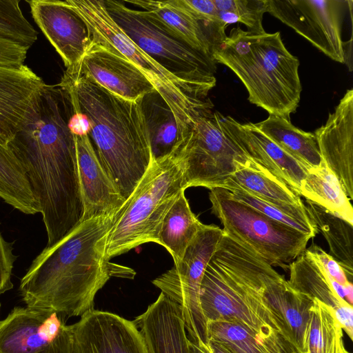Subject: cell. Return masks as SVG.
<instances>
[{
    "label": "cell",
    "mask_w": 353,
    "mask_h": 353,
    "mask_svg": "<svg viewBox=\"0 0 353 353\" xmlns=\"http://www.w3.org/2000/svg\"><path fill=\"white\" fill-rule=\"evenodd\" d=\"M72 108L57 85H46L25 125L8 144L39 203L46 247L83 220L74 136L68 128Z\"/></svg>",
    "instance_id": "6da1fadb"
},
{
    "label": "cell",
    "mask_w": 353,
    "mask_h": 353,
    "mask_svg": "<svg viewBox=\"0 0 353 353\" xmlns=\"http://www.w3.org/2000/svg\"><path fill=\"white\" fill-rule=\"evenodd\" d=\"M117 212L82 221L35 258L21 280L27 307L81 316L94 310L97 293L112 276L133 278L113 267L107 241Z\"/></svg>",
    "instance_id": "7a4b0ae2"
},
{
    "label": "cell",
    "mask_w": 353,
    "mask_h": 353,
    "mask_svg": "<svg viewBox=\"0 0 353 353\" xmlns=\"http://www.w3.org/2000/svg\"><path fill=\"white\" fill-rule=\"evenodd\" d=\"M59 85L71 107L88 117L99 160L126 200L152 161L141 99L129 101L111 93L76 65L66 68Z\"/></svg>",
    "instance_id": "3957f363"
},
{
    "label": "cell",
    "mask_w": 353,
    "mask_h": 353,
    "mask_svg": "<svg viewBox=\"0 0 353 353\" xmlns=\"http://www.w3.org/2000/svg\"><path fill=\"white\" fill-rule=\"evenodd\" d=\"M283 276L250 248L224 234L201 283L206 322H236L263 336L279 333L288 341L264 296L268 284Z\"/></svg>",
    "instance_id": "277c9868"
},
{
    "label": "cell",
    "mask_w": 353,
    "mask_h": 353,
    "mask_svg": "<svg viewBox=\"0 0 353 353\" xmlns=\"http://www.w3.org/2000/svg\"><path fill=\"white\" fill-rule=\"evenodd\" d=\"M212 56L239 77L251 103L288 119L296 111L302 90L299 61L287 50L279 32L233 28Z\"/></svg>",
    "instance_id": "5b68a950"
},
{
    "label": "cell",
    "mask_w": 353,
    "mask_h": 353,
    "mask_svg": "<svg viewBox=\"0 0 353 353\" xmlns=\"http://www.w3.org/2000/svg\"><path fill=\"white\" fill-rule=\"evenodd\" d=\"M181 140L167 156L152 160L148 169L117 212L108 232V259L148 242L157 243L163 219L184 185Z\"/></svg>",
    "instance_id": "8992f818"
},
{
    "label": "cell",
    "mask_w": 353,
    "mask_h": 353,
    "mask_svg": "<svg viewBox=\"0 0 353 353\" xmlns=\"http://www.w3.org/2000/svg\"><path fill=\"white\" fill-rule=\"evenodd\" d=\"M65 1L86 23L91 38L112 46L151 81L172 112L180 139L189 132L197 117L212 111L213 104L208 97L170 73L120 28L108 14L103 0Z\"/></svg>",
    "instance_id": "52a82bcc"
},
{
    "label": "cell",
    "mask_w": 353,
    "mask_h": 353,
    "mask_svg": "<svg viewBox=\"0 0 353 353\" xmlns=\"http://www.w3.org/2000/svg\"><path fill=\"white\" fill-rule=\"evenodd\" d=\"M120 28L147 54L178 79L205 97L215 86L216 62L192 48L145 11L123 1L103 0Z\"/></svg>",
    "instance_id": "ba28073f"
},
{
    "label": "cell",
    "mask_w": 353,
    "mask_h": 353,
    "mask_svg": "<svg viewBox=\"0 0 353 353\" xmlns=\"http://www.w3.org/2000/svg\"><path fill=\"white\" fill-rule=\"evenodd\" d=\"M210 190L211 211L222 223L223 233L250 248L272 267L288 270L305 252L310 235L235 199L225 188Z\"/></svg>",
    "instance_id": "9c48e42d"
},
{
    "label": "cell",
    "mask_w": 353,
    "mask_h": 353,
    "mask_svg": "<svg viewBox=\"0 0 353 353\" xmlns=\"http://www.w3.org/2000/svg\"><path fill=\"white\" fill-rule=\"evenodd\" d=\"M223 234L219 226L203 223L181 261L152 281L162 293L181 307L188 340L201 347L208 346L207 322L199 299L201 283Z\"/></svg>",
    "instance_id": "30bf717a"
},
{
    "label": "cell",
    "mask_w": 353,
    "mask_h": 353,
    "mask_svg": "<svg viewBox=\"0 0 353 353\" xmlns=\"http://www.w3.org/2000/svg\"><path fill=\"white\" fill-rule=\"evenodd\" d=\"M185 189L222 188L248 158L224 134L216 112L197 117L181 141Z\"/></svg>",
    "instance_id": "8fae6325"
},
{
    "label": "cell",
    "mask_w": 353,
    "mask_h": 353,
    "mask_svg": "<svg viewBox=\"0 0 353 353\" xmlns=\"http://www.w3.org/2000/svg\"><path fill=\"white\" fill-rule=\"evenodd\" d=\"M347 1L266 0V12L295 30L333 61H345L342 9Z\"/></svg>",
    "instance_id": "7c38bea8"
},
{
    "label": "cell",
    "mask_w": 353,
    "mask_h": 353,
    "mask_svg": "<svg viewBox=\"0 0 353 353\" xmlns=\"http://www.w3.org/2000/svg\"><path fill=\"white\" fill-rule=\"evenodd\" d=\"M55 312L14 307L0 321V353H69L70 326Z\"/></svg>",
    "instance_id": "4fadbf2b"
},
{
    "label": "cell",
    "mask_w": 353,
    "mask_h": 353,
    "mask_svg": "<svg viewBox=\"0 0 353 353\" xmlns=\"http://www.w3.org/2000/svg\"><path fill=\"white\" fill-rule=\"evenodd\" d=\"M69 353H149L133 321L92 310L70 325Z\"/></svg>",
    "instance_id": "5bb4252c"
},
{
    "label": "cell",
    "mask_w": 353,
    "mask_h": 353,
    "mask_svg": "<svg viewBox=\"0 0 353 353\" xmlns=\"http://www.w3.org/2000/svg\"><path fill=\"white\" fill-rule=\"evenodd\" d=\"M85 53L76 65L111 93L137 101L156 90L143 72L110 44L91 38Z\"/></svg>",
    "instance_id": "9a60e30c"
},
{
    "label": "cell",
    "mask_w": 353,
    "mask_h": 353,
    "mask_svg": "<svg viewBox=\"0 0 353 353\" xmlns=\"http://www.w3.org/2000/svg\"><path fill=\"white\" fill-rule=\"evenodd\" d=\"M218 123L227 137L252 161L258 163L300 196L308 170L266 137L253 123H241L216 112Z\"/></svg>",
    "instance_id": "2e32d148"
},
{
    "label": "cell",
    "mask_w": 353,
    "mask_h": 353,
    "mask_svg": "<svg viewBox=\"0 0 353 353\" xmlns=\"http://www.w3.org/2000/svg\"><path fill=\"white\" fill-rule=\"evenodd\" d=\"M32 17L61 57L66 68L81 59L91 43L84 21L65 1H28Z\"/></svg>",
    "instance_id": "e0dca14e"
},
{
    "label": "cell",
    "mask_w": 353,
    "mask_h": 353,
    "mask_svg": "<svg viewBox=\"0 0 353 353\" xmlns=\"http://www.w3.org/2000/svg\"><path fill=\"white\" fill-rule=\"evenodd\" d=\"M314 135L323 162L353 199V89L346 91Z\"/></svg>",
    "instance_id": "ac0fdd59"
},
{
    "label": "cell",
    "mask_w": 353,
    "mask_h": 353,
    "mask_svg": "<svg viewBox=\"0 0 353 353\" xmlns=\"http://www.w3.org/2000/svg\"><path fill=\"white\" fill-rule=\"evenodd\" d=\"M46 83L29 67L0 65V145L8 148Z\"/></svg>",
    "instance_id": "d6986e66"
},
{
    "label": "cell",
    "mask_w": 353,
    "mask_h": 353,
    "mask_svg": "<svg viewBox=\"0 0 353 353\" xmlns=\"http://www.w3.org/2000/svg\"><path fill=\"white\" fill-rule=\"evenodd\" d=\"M74 138L83 220L117 212L125 199L101 164L90 136Z\"/></svg>",
    "instance_id": "ffe728a7"
},
{
    "label": "cell",
    "mask_w": 353,
    "mask_h": 353,
    "mask_svg": "<svg viewBox=\"0 0 353 353\" xmlns=\"http://www.w3.org/2000/svg\"><path fill=\"white\" fill-rule=\"evenodd\" d=\"M226 190L239 189L271 203L310 228L318 230L305 204L290 187L250 159L238 163L236 170L224 182Z\"/></svg>",
    "instance_id": "44dd1931"
},
{
    "label": "cell",
    "mask_w": 353,
    "mask_h": 353,
    "mask_svg": "<svg viewBox=\"0 0 353 353\" xmlns=\"http://www.w3.org/2000/svg\"><path fill=\"white\" fill-rule=\"evenodd\" d=\"M133 322L149 353H191L181 308L163 293Z\"/></svg>",
    "instance_id": "7402d4cb"
},
{
    "label": "cell",
    "mask_w": 353,
    "mask_h": 353,
    "mask_svg": "<svg viewBox=\"0 0 353 353\" xmlns=\"http://www.w3.org/2000/svg\"><path fill=\"white\" fill-rule=\"evenodd\" d=\"M264 296L282 324L288 342L298 353H306L314 299L294 289L284 276L269 283Z\"/></svg>",
    "instance_id": "603a6c76"
},
{
    "label": "cell",
    "mask_w": 353,
    "mask_h": 353,
    "mask_svg": "<svg viewBox=\"0 0 353 353\" xmlns=\"http://www.w3.org/2000/svg\"><path fill=\"white\" fill-rule=\"evenodd\" d=\"M142 8L196 50L212 57L214 48L226 37L217 25L199 21L167 1H125Z\"/></svg>",
    "instance_id": "cb8c5ba5"
},
{
    "label": "cell",
    "mask_w": 353,
    "mask_h": 353,
    "mask_svg": "<svg viewBox=\"0 0 353 353\" xmlns=\"http://www.w3.org/2000/svg\"><path fill=\"white\" fill-rule=\"evenodd\" d=\"M207 334L230 353H298L279 333L263 336L236 322L207 321Z\"/></svg>",
    "instance_id": "d4e9b609"
},
{
    "label": "cell",
    "mask_w": 353,
    "mask_h": 353,
    "mask_svg": "<svg viewBox=\"0 0 353 353\" xmlns=\"http://www.w3.org/2000/svg\"><path fill=\"white\" fill-rule=\"evenodd\" d=\"M254 125L308 170L321 164L322 159L314 133L295 127L287 118L273 114H269L266 119Z\"/></svg>",
    "instance_id": "484cf974"
},
{
    "label": "cell",
    "mask_w": 353,
    "mask_h": 353,
    "mask_svg": "<svg viewBox=\"0 0 353 353\" xmlns=\"http://www.w3.org/2000/svg\"><path fill=\"white\" fill-rule=\"evenodd\" d=\"M309 217L324 237L330 249L328 253L342 267L350 281L353 275L352 224L323 207L305 199Z\"/></svg>",
    "instance_id": "4316f807"
},
{
    "label": "cell",
    "mask_w": 353,
    "mask_h": 353,
    "mask_svg": "<svg viewBox=\"0 0 353 353\" xmlns=\"http://www.w3.org/2000/svg\"><path fill=\"white\" fill-rule=\"evenodd\" d=\"M288 283L296 290L316 299L333 310L347 303L336 293L341 285L332 279L321 264L305 250L290 265Z\"/></svg>",
    "instance_id": "83f0119b"
},
{
    "label": "cell",
    "mask_w": 353,
    "mask_h": 353,
    "mask_svg": "<svg viewBox=\"0 0 353 353\" xmlns=\"http://www.w3.org/2000/svg\"><path fill=\"white\" fill-rule=\"evenodd\" d=\"M202 225L192 212L185 192H181L163 219L157 241L170 253L174 265L181 261Z\"/></svg>",
    "instance_id": "f1b7e54d"
},
{
    "label": "cell",
    "mask_w": 353,
    "mask_h": 353,
    "mask_svg": "<svg viewBox=\"0 0 353 353\" xmlns=\"http://www.w3.org/2000/svg\"><path fill=\"white\" fill-rule=\"evenodd\" d=\"M300 196L353 223V208L339 179L323 162L307 171Z\"/></svg>",
    "instance_id": "f546056e"
},
{
    "label": "cell",
    "mask_w": 353,
    "mask_h": 353,
    "mask_svg": "<svg viewBox=\"0 0 353 353\" xmlns=\"http://www.w3.org/2000/svg\"><path fill=\"white\" fill-rule=\"evenodd\" d=\"M141 104L150 136L152 160L168 155L182 139L172 112L157 90L142 97Z\"/></svg>",
    "instance_id": "4dcf8cb0"
},
{
    "label": "cell",
    "mask_w": 353,
    "mask_h": 353,
    "mask_svg": "<svg viewBox=\"0 0 353 353\" xmlns=\"http://www.w3.org/2000/svg\"><path fill=\"white\" fill-rule=\"evenodd\" d=\"M0 198L24 214L40 212L39 203L19 161L8 148L1 145Z\"/></svg>",
    "instance_id": "1f68e13d"
},
{
    "label": "cell",
    "mask_w": 353,
    "mask_h": 353,
    "mask_svg": "<svg viewBox=\"0 0 353 353\" xmlns=\"http://www.w3.org/2000/svg\"><path fill=\"white\" fill-rule=\"evenodd\" d=\"M306 353H350L343 341V330L334 310L316 299L310 308V329Z\"/></svg>",
    "instance_id": "d6a6232c"
},
{
    "label": "cell",
    "mask_w": 353,
    "mask_h": 353,
    "mask_svg": "<svg viewBox=\"0 0 353 353\" xmlns=\"http://www.w3.org/2000/svg\"><path fill=\"white\" fill-rule=\"evenodd\" d=\"M222 26L241 23L248 31L263 33V17L266 12V0H213Z\"/></svg>",
    "instance_id": "836d02e7"
},
{
    "label": "cell",
    "mask_w": 353,
    "mask_h": 353,
    "mask_svg": "<svg viewBox=\"0 0 353 353\" xmlns=\"http://www.w3.org/2000/svg\"><path fill=\"white\" fill-rule=\"evenodd\" d=\"M19 0H0V37L30 48L38 32L26 19Z\"/></svg>",
    "instance_id": "e575fe53"
},
{
    "label": "cell",
    "mask_w": 353,
    "mask_h": 353,
    "mask_svg": "<svg viewBox=\"0 0 353 353\" xmlns=\"http://www.w3.org/2000/svg\"><path fill=\"white\" fill-rule=\"evenodd\" d=\"M228 190L231 192L235 199L251 206L273 220L283 223L303 233L310 235L312 238L315 237L319 232L318 230L310 228L294 219L281 208L262 201L243 190L231 189Z\"/></svg>",
    "instance_id": "d590c367"
},
{
    "label": "cell",
    "mask_w": 353,
    "mask_h": 353,
    "mask_svg": "<svg viewBox=\"0 0 353 353\" xmlns=\"http://www.w3.org/2000/svg\"><path fill=\"white\" fill-rule=\"evenodd\" d=\"M169 3L194 19L215 24L225 30L219 19L213 0H168Z\"/></svg>",
    "instance_id": "8d00e7d4"
},
{
    "label": "cell",
    "mask_w": 353,
    "mask_h": 353,
    "mask_svg": "<svg viewBox=\"0 0 353 353\" xmlns=\"http://www.w3.org/2000/svg\"><path fill=\"white\" fill-rule=\"evenodd\" d=\"M305 251L321 264L327 274L334 281L343 286L352 283L339 263L321 247L312 243Z\"/></svg>",
    "instance_id": "74e56055"
},
{
    "label": "cell",
    "mask_w": 353,
    "mask_h": 353,
    "mask_svg": "<svg viewBox=\"0 0 353 353\" xmlns=\"http://www.w3.org/2000/svg\"><path fill=\"white\" fill-rule=\"evenodd\" d=\"M12 250V243L6 241L0 233V294L13 288L11 277L17 256Z\"/></svg>",
    "instance_id": "f35d334b"
},
{
    "label": "cell",
    "mask_w": 353,
    "mask_h": 353,
    "mask_svg": "<svg viewBox=\"0 0 353 353\" xmlns=\"http://www.w3.org/2000/svg\"><path fill=\"white\" fill-rule=\"evenodd\" d=\"M68 128L70 132L76 137L89 135L91 131L88 117L80 110L72 108V114L68 121Z\"/></svg>",
    "instance_id": "ab89813d"
},
{
    "label": "cell",
    "mask_w": 353,
    "mask_h": 353,
    "mask_svg": "<svg viewBox=\"0 0 353 353\" xmlns=\"http://www.w3.org/2000/svg\"><path fill=\"white\" fill-rule=\"evenodd\" d=\"M334 314L336 320L341 325L343 331H345L350 340L353 338V308L352 305L345 303L336 307Z\"/></svg>",
    "instance_id": "60d3db41"
},
{
    "label": "cell",
    "mask_w": 353,
    "mask_h": 353,
    "mask_svg": "<svg viewBox=\"0 0 353 353\" xmlns=\"http://www.w3.org/2000/svg\"><path fill=\"white\" fill-rule=\"evenodd\" d=\"M208 345L210 353H230L221 345L214 341H208Z\"/></svg>",
    "instance_id": "b9f144b4"
},
{
    "label": "cell",
    "mask_w": 353,
    "mask_h": 353,
    "mask_svg": "<svg viewBox=\"0 0 353 353\" xmlns=\"http://www.w3.org/2000/svg\"><path fill=\"white\" fill-rule=\"evenodd\" d=\"M189 345L191 350V353H210L208 345L206 347H199L189 341Z\"/></svg>",
    "instance_id": "7bdbcfd3"
},
{
    "label": "cell",
    "mask_w": 353,
    "mask_h": 353,
    "mask_svg": "<svg viewBox=\"0 0 353 353\" xmlns=\"http://www.w3.org/2000/svg\"><path fill=\"white\" fill-rule=\"evenodd\" d=\"M0 307H1V304H0Z\"/></svg>",
    "instance_id": "ee69618b"
}]
</instances>
